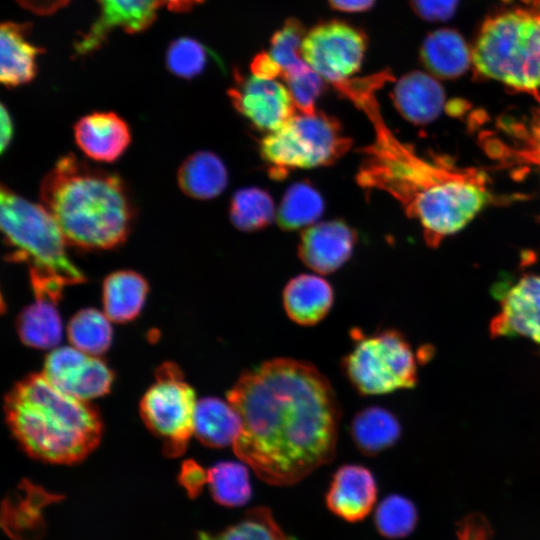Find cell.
Returning a JSON list of instances; mask_svg holds the SVG:
<instances>
[{
    "label": "cell",
    "mask_w": 540,
    "mask_h": 540,
    "mask_svg": "<svg viewBox=\"0 0 540 540\" xmlns=\"http://www.w3.org/2000/svg\"><path fill=\"white\" fill-rule=\"evenodd\" d=\"M24 9L37 15H51L65 7L70 0H15Z\"/></svg>",
    "instance_id": "b9f144b4"
},
{
    "label": "cell",
    "mask_w": 540,
    "mask_h": 540,
    "mask_svg": "<svg viewBox=\"0 0 540 540\" xmlns=\"http://www.w3.org/2000/svg\"><path fill=\"white\" fill-rule=\"evenodd\" d=\"M275 214L271 195L258 187L242 188L234 193L229 206L232 224L244 232L260 230L268 226Z\"/></svg>",
    "instance_id": "4dcf8cb0"
},
{
    "label": "cell",
    "mask_w": 540,
    "mask_h": 540,
    "mask_svg": "<svg viewBox=\"0 0 540 540\" xmlns=\"http://www.w3.org/2000/svg\"><path fill=\"white\" fill-rule=\"evenodd\" d=\"M482 75L520 90H540V14L512 10L488 19L471 53Z\"/></svg>",
    "instance_id": "8992f818"
},
{
    "label": "cell",
    "mask_w": 540,
    "mask_h": 540,
    "mask_svg": "<svg viewBox=\"0 0 540 540\" xmlns=\"http://www.w3.org/2000/svg\"><path fill=\"white\" fill-rule=\"evenodd\" d=\"M488 522L480 515H470L458 526L457 540H490Z\"/></svg>",
    "instance_id": "ab89813d"
},
{
    "label": "cell",
    "mask_w": 540,
    "mask_h": 540,
    "mask_svg": "<svg viewBox=\"0 0 540 540\" xmlns=\"http://www.w3.org/2000/svg\"><path fill=\"white\" fill-rule=\"evenodd\" d=\"M392 99L404 118L416 124H425L440 114L444 104V92L433 77L414 71L404 75L396 83Z\"/></svg>",
    "instance_id": "44dd1931"
},
{
    "label": "cell",
    "mask_w": 540,
    "mask_h": 540,
    "mask_svg": "<svg viewBox=\"0 0 540 540\" xmlns=\"http://www.w3.org/2000/svg\"><path fill=\"white\" fill-rule=\"evenodd\" d=\"M17 317L16 328L22 342L28 346L48 349L56 346L62 336L58 300L47 296H34Z\"/></svg>",
    "instance_id": "484cf974"
},
{
    "label": "cell",
    "mask_w": 540,
    "mask_h": 540,
    "mask_svg": "<svg viewBox=\"0 0 540 540\" xmlns=\"http://www.w3.org/2000/svg\"><path fill=\"white\" fill-rule=\"evenodd\" d=\"M285 81L299 113L317 112L316 101L325 88V80L317 72L310 67L300 74L286 78Z\"/></svg>",
    "instance_id": "8d00e7d4"
},
{
    "label": "cell",
    "mask_w": 540,
    "mask_h": 540,
    "mask_svg": "<svg viewBox=\"0 0 540 540\" xmlns=\"http://www.w3.org/2000/svg\"><path fill=\"white\" fill-rule=\"evenodd\" d=\"M99 12L73 43L74 56L90 55L104 46L117 29L128 34L147 30L156 20L159 0H97Z\"/></svg>",
    "instance_id": "4fadbf2b"
},
{
    "label": "cell",
    "mask_w": 540,
    "mask_h": 540,
    "mask_svg": "<svg viewBox=\"0 0 540 540\" xmlns=\"http://www.w3.org/2000/svg\"><path fill=\"white\" fill-rule=\"evenodd\" d=\"M40 198L67 244L80 251L122 246L136 221V205L123 178L73 153L58 158L43 177Z\"/></svg>",
    "instance_id": "3957f363"
},
{
    "label": "cell",
    "mask_w": 540,
    "mask_h": 540,
    "mask_svg": "<svg viewBox=\"0 0 540 540\" xmlns=\"http://www.w3.org/2000/svg\"><path fill=\"white\" fill-rule=\"evenodd\" d=\"M457 2L458 0H411V6L420 17L439 21L453 14Z\"/></svg>",
    "instance_id": "f35d334b"
},
{
    "label": "cell",
    "mask_w": 540,
    "mask_h": 540,
    "mask_svg": "<svg viewBox=\"0 0 540 540\" xmlns=\"http://www.w3.org/2000/svg\"><path fill=\"white\" fill-rule=\"evenodd\" d=\"M250 69L252 75L263 79L282 77L283 72L269 52L262 51L252 60Z\"/></svg>",
    "instance_id": "60d3db41"
},
{
    "label": "cell",
    "mask_w": 540,
    "mask_h": 540,
    "mask_svg": "<svg viewBox=\"0 0 540 540\" xmlns=\"http://www.w3.org/2000/svg\"><path fill=\"white\" fill-rule=\"evenodd\" d=\"M333 297L332 287L325 279L313 274H300L286 284L283 306L292 321L311 326L328 314Z\"/></svg>",
    "instance_id": "7402d4cb"
},
{
    "label": "cell",
    "mask_w": 540,
    "mask_h": 540,
    "mask_svg": "<svg viewBox=\"0 0 540 540\" xmlns=\"http://www.w3.org/2000/svg\"><path fill=\"white\" fill-rule=\"evenodd\" d=\"M234 79L228 90L231 103L256 129L273 132L295 115L289 89L276 79L244 76L237 70Z\"/></svg>",
    "instance_id": "8fae6325"
},
{
    "label": "cell",
    "mask_w": 540,
    "mask_h": 540,
    "mask_svg": "<svg viewBox=\"0 0 540 540\" xmlns=\"http://www.w3.org/2000/svg\"><path fill=\"white\" fill-rule=\"evenodd\" d=\"M377 499V485L369 469L343 465L333 475L325 496L328 509L348 522L365 519Z\"/></svg>",
    "instance_id": "ac0fdd59"
},
{
    "label": "cell",
    "mask_w": 540,
    "mask_h": 540,
    "mask_svg": "<svg viewBox=\"0 0 540 540\" xmlns=\"http://www.w3.org/2000/svg\"><path fill=\"white\" fill-rule=\"evenodd\" d=\"M31 25L6 21L0 29V81L7 88L31 82L37 74V57L44 49L29 40Z\"/></svg>",
    "instance_id": "d6986e66"
},
{
    "label": "cell",
    "mask_w": 540,
    "mask_h": 540,
    "mask_svg": "<svg viewBox=\"0 0 540 540\" xmlns=\"http://www.w3.org/2000/svg\"><path fill=\"white\" fill-rule=\"evenodd\" d=\"M149 290L146 279L132 270H118L106 276L102 286L105 315L110 321L133 320L141 311Z\"/></svg>",
    "instance_id": "cb8c5ba5"
},
{
    "label": "cell",
    "mask_w": 540,
    "mask_h": 540,
    "mask_svg": "<svg viewBox=\"0 0 540 540\" xmlns=\"http://www.w3.org/2000/svg\"><path fill=\"white\" fill-rule=\"evenodd\" d=\"M155 382L144 394L140 413L146 426L163 441L168 457L182 455L194 434L196 397L184 380L180 368L163 363L155 373Z\"/></svg>",
    "instance_id": "9c48e42d"
},
{
    "label": "cell",
    "mask_w": 540,
    "mask_h": 540,
    "mask_svg": "<svg viewBox=\"0 0 540 540\" xmlns=\"http://www.w3.org/2000/svg\"><path fill=\"white\" fill-rule=\"evenodd\" d=\"M194 540H293L275 520L266 507L248 510L237 522L223 530L211 533L198 531Z\"/></svg>",
    "instance_id": "f546056e"
},
{
    "label": "cell",
    "mask_w": 540,
    "mask_h": 540,
    "mask_svg": "<svg viewBox=\"0 0 540 540\" xmlns=\"http://www.w3.org/2000/svg\"><path fill=\"white\" fill-rule=\"evenodd\" d=\"M162 6H166L168 10L175 13H184L196 5L202 3L204 0H159Z\"/></svg>",
    "instance_id": "f6af8a7d"
},
{
    "label": "cell",
    "mask_w": 540,
    "mask_h": 540,
    "mask_svg": "<svg viewBox=\"0 0 540 540\" xmlns=\"http://www.w3.org/2000/svg\"><path fill=\"white\" fill-rule=\"evenodd\" d=\"M208 484L214 501L225 507L245 505L252 488L248 468L238 462H219L208 470Z\"/></svg>",
    "instance_id": "1f68e13d"
},
{
    "label": "cell",
    "mask_w": 540,
    "mask_h": 540,
    "mask_svg": "<svg viewBox=\"0 0 540 540\" xmlns=\"http://www.w3.org/2000/svg\"><path fill=\"white\" fill-rule=\"evenodd\" d=\"M418 512L414 503L401 495H389L377 506L374 524L386 538L398 539L408 536L416 527Z\"/></svg>",
    "instance_id": "e575fe53"
},
{
    "label": "cell",
    "mask_w": 540,
    "mask_h": 540,
    "mask_svg": "<svg viewBox=\"0 0 540 540\" xmlns=\"http://www.w3.org/2000/svg\"><path fill=\"white\" fill-rule=\"evenodd\" d=\"M69 341L73 347L94 356L104 353L112 340L110 320L92 308L77 312L67 327Z\"/></svg>",
    "instance_id": "d6a6232c"
},
{
    "label": "cell",
    "mask_w": 540,
    "mask_h": 540,
    "mask_svg": "<svg viewBox=\"0 0 540 540\" xmlns=\"http://www.w3.org/2000/svg\"><path fill=\"white\" fill-rule=\"evenodd\" d=\"M178 482L188 496L194 499L201 494L205 484H208V470L194 460H187L181 466Z\"/></svg>",
    "instance_id": "74e56055"
},
{
    "label": "cell",
    "mask_w": 540,
    "mask_h": 540,
    "mask_svg": "<svg viewBox=\"0 0 540 540\" xmlns=\"http://www.w3.org/2000/svg\"><path fill=\"white\" fill-rule=\"evenodd\" d=\"M333 9L342 12H362L370 9L375 0H328Z\"/></svg>",
    "instance_id": "ee69618b"
},
{
    "label": "cell",
    "mask_w": 540,
    "mask_h": 540,
    "mask_svg": "<svg viewBox=\"0 0 540 540\" xmlns=\"http://www.w3.org/2000/svg\"><path fill=\"white\" fill-rule=\"evenodd\" d=\"M339 121L324 112L299 113L260 142V154L272 178L283 179L295 169L328 166L351 147Z\"/></svg>",
    "instance_id": "52a82bcc"
},
{
    "label": "cell",
    "mask_w": 540,
    "mask_h": 540,
    "mask_svg": "<svg viewBox=\"0 0 540 540\" xmlns=\"http://www.w3.org/2000/svg\"><path fill=\"white\" fill-rule=\"evenodd\" d=\"M401 428L388 410L373 406L358 412L351 423L352 438L365 455L374 456L391 447L400 437Z\"/></svg>",
    "instance_id": "83f0119b"
},
{
    "label": "cell",
    "mask_w": 540,
    "mask_h": 540,
    "mask_svg": "<svg viewBox=\"0 0 540 540\" xmlns=\"http://www.w3.org/2000/svg\"><path fill=\"white\" fill-rule=\"evenodd\" d=\"M208 58V49L200 41L182 36L168 45L165 65L176 77L191 80L204 71Z\"/></svg>",
    "instance_id": "d590c367"
},
{
    "label": "cell",
    "mask_w": 540,
    "mask_h": 540,
    "mask_svg": "<svg viewBox=\"0 0 540 540\" xmlns=\"http://www.w3.org/2000/svg\"><path fill=\"white\" fill-rule=\"evenodd\" d=\"M324 211L319 191L307 181L289 186L276 212V222L284 231H295L314 224Z\"/></svg>",
    "instance_id": "f1b7e54d"
},
{
    "label": "cell",
    "mask_w": 540,
    "mask_h": 540,
    "mask_svg": "<svg viewBox=\"0 0 540 540\" xmlns=\"http://www.w3.org/2000/svg\"><path fill=\"white\" fill-rule=\"evenodd\" d=\"M4 411L24 451L44 462H80L101 439L103 426L97 409L60 391L42 373L16 383L5 397Z\"/></svg>",
    "instance_id": "277c9868"
},
{
    "label": "cell",
    "mask_w": 540,
    "mask_h": 540,
    "mask_svg": "<svg viewBox=\"0 0 540 540\" xmlns=\"http://www.w3.org/2000/svg\"><path fill=\"white\" fill-rule=\"evenodd\" d=\"M42 374L60 391L84 401L107 394L113 382L112 371L98 356L67 346L48 354Z\"/></svg>",
    "instance_id": "7c38bea8"
},
{
    "label": "cell",
    "mask_w": 540,
    "mask_h": 540,
    "mask_svg": "<svg viewBox=\"0 0 540 540\" xmlns=\"http://www.w3.org/2000/svg\"><path fill=\"white\" fill-rule=\"evenodd\" d=\"M74 140L88 158L112 163L128 149L132 133L129 124L112 111H95L73 126Z\"/></svg>",
    "instance_id": "e0dca14e"
},
{
    "label": "cell",
    "mask_w": 540,
    "mask_h": 540,
    "mask_svg": "<svg viewBox=\"0 0 540 540\" xmlns=\"http://www.w3.org/2000/svg\"><path fill=\"white\" fill-rule=\"evenodd\" d=\"M383 85L379 76L369 75L355 79L344 93L375 131L374 141L361 149L356 180L367 191L380 190L395 198L407 216L418 221L426 243L437 247L489 203L488 177L477 168L425 158L398 139L380 113L376 91Z\"/></svg>",
    "instance_id": "7a4b0ae2"
},
{
    "label": "cell",
    "mask_w": 540,
    "mask_h": 540,
    "mask_svg": "<svg viewBox=\"0 0 540 540\" xmlns=\"http://www.w3.org/2000/svg\"><path fill=\"white\" fill-rule=\"evenodd\" d=\"M505 141L492 136L484 142L488 153L504 167L534 170L540 176V104L526 122L509 125Z\"/></svg>",
    "instance_id": "ffe728a7"
},
{
    "label": "cell",
    "mask_w": 540,
    "mask_h": 540,
    "mask_svg": "<svg viewBox=\"0 0 540 540\" xmlns=\"http://www.w3.org/2000/svg\"><path fill=\"white\" fill-rule=\"evenodd\" d=\"M366 48L367 36L360 28L342 20H328L306 32L301 51L306 63L334 84L360 69Z\"/></svg>",
    "instance_id": "30bf717a"
},
{
    "label": "cell",
    "mask_w": 540,
    "mask_h": 540,
    "mask_svg": "<svg viewBox=\"0 0 540 540\" xmlns=\"http://www.w3.org/2000/svg\"><path fill=\"white\" fill-rule=\"evenodd\" d=\"M500 307L490 322V335L522 336L540 347V275L521 277L501 296Z\"/></svg>",
    "instance_id": "5bb4252c"
},
{
    "label": "cell",
    "mask_w": 540,
    "mask_h": 540,
    "mask_svg": "<svg viewBox=\"0 0 540 540\" xmlns=\"http://www.w3.org/2000/svg\"><path fill=\"white\" fill-rule=\"evenodd\" d=\"M356 332H352L354 347L342 366L358 392L380 395L416 385V357L399 331L388 329L372 335Z\"/></svg>",
    "instance_id": "ba28073f"
},
{
    "label": "cell",
    "mask_w": 540,
    "mask_h": 540,
    "mask_svg": "<svg viewBox=\"0 0 540 540\" xmlns=\"http://www.w3.org/2000/svg\"><path fill=\"white\" fill-rule=\"evenodd\" d=\"M376 74L380 75V76L383 78V80H384L385 83H387L388 81H390V80L392 79L390 73H388V72H386V71H384V72H379V73H376ZM355 79H356V78H355ZM352 80H354V79L348 78V79H346V80H343V81L337 83V84L335 85V88H334V89L337 90V92H338L341 96H343V93H344V90H345L346 86H347ZM343 97H344V96H343Z\"/></svg>",
    "instance_id": "bcb514c9"
},
{
    "label": "cell",
    "mask_w": 540,
    "mask_h": 540,
    "mask_svg": "<svg viewBox=\"0 0 540 540\" xmlns=\"http://www.w3.org/2000/svg\"><path fill=\"white\" fill-rule=\"evenodd\" d=\"M356 242V231L343 220L324 221L303 231L298 255L311 270L330 274L350 258Z\"/></svg>",
    "instance_id": "9a60e30c"
},
{
    "label": "cell",
    "mask_w": 540,
    "mask_h": 540,
    "mask_svg": "<svg viewBox=\"0 0 540 540\" xmlns=\"http://www.w3.org/2000/svg\"><path fill=\"white\" fill-rule=\"evenodd\" d=\"M1 133H0V152L3 154L9 147L14 136V123L9 110L1 104Z\"/></svg>",
    "instance_id": "7bdbcfd3"
},
{
    "label": "cell",
    "mask_w": 540,
    "mask_h": 540,
    "mask_svg": "<svg viewBox=\"0 0 540 540\" xmlns=\"http://www.w3.org/2000/svg\"><path fill=\"white\" fill-rule=\"evenodd\" d=\"M305 27L296 18H288L273 34L269 53L281 67L285 80L310 68L302 58V43Z\"/></svg>",
    "instance_id": "836d02e7"
},
{
    "label": "cell",
    "mask_w": 540,
    "mask_h": 540,
    "mask_svg": "<svg viewBox=\"0 0 540 540\" xmlns=\"http://www.w3.org/2000/svg\"><path fill=\"white\" fill-rule=\"evenodd\" d=\"M470 52L463 38L449 29L437 30L426 37L421 48L424 65L442 78H455L465 72Z\"/></svg>",
    "instance_id": "4316f807"
},
{
    "label": "cell",
    "mask_w": 540,
    "mask_h": 540,
    "mask_svg": "<svg viewBox=\"0 0 540 540\" xmlns=\"http://www.w3.org/2000/svg\"><path fill=\"white\" fill-rule=\"evenodd\" d=\"M0 227L6 248L4 259L26 264L31 286L64 288L86 280L70 259L68 244L48 210L4 184L0 191Z\"/></svg>",
    "instance_id": "5b68a950"
},
{
    "label": "cell",
    "mask_w": 540,
    "mask_h": 540,
    "mask_svg": "<svg viewBox=\"0 0 540 540\" xmlns=\"http://www.w3.org/2000/svg\"><path fill=\"white\" fill-rule=\"evenodd\" d=\"M177 183L190 198L210 200L220 195L228 184V172L223 161L211 151H197L181 163Z\"/></svg>",
    "instance_id": "603a6c76"
},
{
    "label": "cell",
    "mask_w": 540,
    "mask_h": 540,
    "mask_svg": "<svg viewBox=\"0 0 540 540\" xmlns=\"http://www.w3.org/2000/svg\"><path fill=\"white\" fill-rule=\"evenodd\" d=\"M62 499L63 495L24 479L2 502V529L13 540H39L46 530L42 510Z\"/></svg>",
    "instance_id": "2e32d148"
},
{
    "label": "cell",
    "mask_w": 540,
    "mask_h": 540,
    "mask_svg": "<svg viewBox=\"0 0 540 540\" xmlns=\"http://www.w3.org/2000/svg\"><path fill=\"white\" fill-rule=\"evenodd\" d=\"M240 431V416L228 401L212 397L197 401L194 434L204 445L212 448L233 446Z\"/></svg>",
    "instance_id": "d4e9b609"
},
{
    "label": "cell",
    "mask_w": 540,
    "mask_h": 540,
    "mask_svg": "<svg viewBox=\"0 0 540 540\" xmlns=\"http://www.w3.org/2000/svg\"><path fill=\"white\" fill-rule=\"evenodd\" d=\"M227 401L241 420L233 450L262 481L294 485L333 459L340 406L312 364L265 361L239 377Z\"/></svg>",
    "instance_id": "6da1fadb"
}]
</instances>
